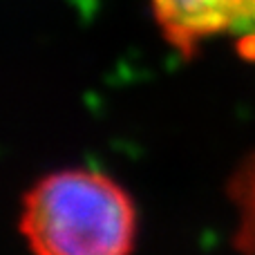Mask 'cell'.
<instances>
[{"label": "cell", "mask_w": 255, "mask_h": 255, "mask_svg": "<svg viewBox=\"0 0 255 255\" xmlns=\"http://www.w3.org/2000/svg\"><path fill=\"white\" fill-rule=\"evenodd\" d=\"M130 197L92 170H61L27 193L20 231L43 255H121L134 242Z\"/></svg>", "instance_id": "1"}, {"label": "cell", "mask_w": 255, "mask_h": 255, "mask_svg": "<svg viewBox=\"0 0 255 255\" xmlns=\"http://www.w3.org/2000/svg\"><path fill=\"white\" fill-rule=\"evenodd\" d=\"M166 38L184 52L213 36L255 45V0H152Z\"/></svg>", "instance_id": "2"}]
</instances>
